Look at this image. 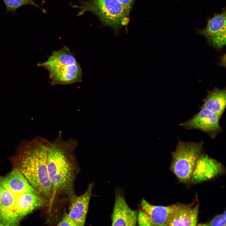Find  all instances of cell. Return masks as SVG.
Segmentation results:
<instances>
[{
	"label": "cell",
	"instance_id": "1",
	"mask_svg": "<svg viewBox=\"0 0 226 226\" xmlns=\"http://www.w3.org/2000/svg\"><path fill=\"white\" fill-rule=\"evenodd\" d=\"M48 140L38 136L18 146L12 161L30 185L46 198L51 199L53 186L47 162Z\"/></svg>",
	"mask_w": 226,
	"mask_h": 226
},
{
	"label": "cell",
	"instance_id": "2",
	"mask_svg": "<svg viewBox=\"0 0 226 226\" xmlns=\"http://www.w3.org/2000/svg\"><path fill=\"white\" fill-rule=\"evenodd\" d=\"M77 142L70 138L65 140L61 133L52 141L48 140L47 166L53 186L52 201L57 192L70 194L73 191L75 177L73 153Z\"/></svg>",
	"mask_w": 226,
	"mask_h": 226
},
{
	"label": "cell",
	"instance_id": "3",
	"mask_svg": "<svg viewBox=\"0 0 226 226\" xmlns=\"http://www.w3.org/2000/svg\"><path fill=\"white\" fill-rule=\"evenodd\" d=\"M49 73L52 86L71 84L82 82V69L69 48L64 46L60 50L54 51L47 60L39 63Z\"/></svg>",
	"mask_w": 226,
	"mask_h": 226
},
{
	"label": "cell",
	"instance_id": "4",
	"mask_svg": "<svg viewBox=\"0 0 226 226\" xmlns=\"http://www.w3.org/2000/svg\"><path fill=\"white\" fill-rule=\"evenodd\" d=\"M73 7L80 10L78 15L90 12L97 16L102 22L113 27L126 24L129 13L117 0L83 1Z\"/></svg>",
	"mask_w": 226,
	"mask_h": 226
},
{
	"label": "cell",
	"instance_id": "5",
	"mask_svg": "<svg viewBox=\"0 0 226 226\" xmlns=\"http://www.w3.org/2000/svg\"><path fill=\"white\" fill-rule=\"evenodd\" d=\"M203 142H184L179 140L175 150L171 153L170 170L179 180L188 183L196 162L202 154Z\"/></svg>",
	"mask_w": 226,
	"mask_h": 226
},
{
	"label": "cell",
	"instance_id": "6",
	"mask_svg": "<svg viewBox=\"0 0 226 226\" xmlns=\"http://www.w3.org/2000/svg\"><path fill=\"white\" fill-rule=\"evenodd\" d=\"M220 118L215 113L204 108L189 120L180 124L187 129H197L215 138L223 131L219 121Z\"/></svg>",
	"mask_w": 226,
	"mask_h": 226
},
{
	"label": "cell",
	"instance_id": "7",
	"mask_svg": "<svg viewBox=\"0 0 226 226\" xmlns=\"http://www.w3.org/2000/svg\"><path fill=\"white\" fill-rule=\"evenodd\" d=\"M226 10L220 14H215L208 19L206 26L198 30V34L204 36L208 42L216 48H221L226 44Z\"/></svg>",
	"mask_w": 226,
	"mask_h": 226
},
{
	"label": "cell",
	"instance_id": "8",
	"mask_svg": "<svg viewBox=\"0 0 226 226\" xmlns=\"http://www.w3.org/2000/svg\"><path fill=\"white\" fill-rule=\"evenodd\" d=\"M224 171L221 163L207 155L201 154L196 161L191 181L195 184L207 181Z\"/></svg>",
	"mask_w": 226,
	"mask_h": 226
},
{
	"label": "cell",
	"instance_id": "9",
	"mask_svg": "<svg viewBox=\"0 0 226 226\" xmlns=\"http://www.w3.org/2000/svg\"><path fill=\"white\" fill-rule=\"evenodd\" d=\"M47 200L38 191L24 192L16 197L15 214L18 221L33 211L45 206Z\"/></svg>",
	"mask_w": 226,
	"mask_h": 226
},
{
	"label": "cell",
	"instance_id": "10",
	"mask_svg": "<svg viewBox=\"0 0 226 226\" xmlns=\"http://www.w3.org/2000/svg\"><path fill=\"white\" fill-rule=\"evenodd\" d=\"M137 212L129 207L122 193L116 191L115 202L111 216L112 225H137Z\"/></svg>",
	"mask_w": 226,
	"mask_h": 226
},
{
	"label": "cell",
	"instance_id": "11",
	"mask_svg": "<svg viewBox=\"0 0 226 226\" xmlns=\"http://www.w3.org/2000/svg\"><path fill=\"white\" fill-rule=\"evenodd\" d=\"M178 203L170 214L167 226H196L197 223L199 204Z\"/></svg>",
	"mask_w": 226,
	"mask_h": 226
},
{
	"label": "cell",
	"instance_id": "12",
	"mask_svg": "<svg viewBox=\"0 0 226 226\" xmlns=\"http://www.w3.org/2000/svg\"><path fill=\"white\" fill-rule=\"evenodd\" d=\"M16 196L0 183V226L19 224L15 214Z\"/></svg>",
	"mask_w": 226,
	"mask_h": 226
},
{
	"label": "cell",
	"instance_id": "13",
	"mask_svg": "<svg viewBox=\"0 0 226 226\" xmlns=\"http://www.w3.org/2000/svg\"><path fill=\"white\" fill-rule=\"evenodd\" d=\"M93 187L89 183L85 191L72 202L68 214L77 226L84 225Z\"/></svg>",
	"mask_w": 226,
	"mask_h": 226
},
{
	"label": "cell",
	"instance_id": "14",
	"mask_svg": "<svg viewBox=\"0 0 226 226\" xmlns=\"http://www.w3.org/2000/svg\"><path fill=\"white\" fill-rule=\"evenodd\" d=\"M0 183L16 197L23 193L34 190L22 172L17 168L5 176H0Z\"/></svg>",
	"mask_w": 226,
	"mask_h": 226
},
{
	"label": "cell",
	"instance_id": "15",
	"mask_svg": "<svg viewBox=\"0 0 226 226\" xmlns=\"http://www.w3.org/2000/svg\"><path fill=\"white\" fill-rule=\"evenodd\" d=\"M175 204L164 206L153 205L144 198L141 203V209L149 216L153 226H167L170 216Z\"/></svg>",
	"mask_w": 226,
	"mask_h": 226
},
{
	"label": "cell",
	"instance_id": "16",
	"mask_svg": "<svg viewBox=\"0 0 226 226\" xmlns=\"http://www.w3.org/2000/svg\"><path fill=\"white\" fill-rule=\"evenodd\" d=\"M226 103V90H213L209 92L201 108L212 111L220 118L225 108Z\"/></svg>",
	"mask_w": 226,
	"mask_h": 226
},
{
	"label": "cell",
	"instance_id": "17",
	"mask_svg": "<svg viewBox=\"0 0 226 226\" xmlns=\"http://www.w3.org/2000/svg\"><path fill=\"white\" fill-rule=\"evenodd\" d=\"M6 6L7 12H13L21 7L27 5H34L41 8L34 0H3Z\"/></svg>",
	"mask_w": 226,
	"mask_h": 226
},
{
	"label": "cell",
	"instance_id": "18",
	"mask_svg": "<svg viewBox=\"0 0 226 226\" xmlns=\"http://www.w3.org/2000/svg\"><path fill=\"white\" fill-rule=\"evenodd\" d=\"M226 213L225 211L222 214L215 217L211 221L205 223L198 225L199 226H226Z\"/></svg>",
	"mask_w": 226,
	"mask_h": 226
},
{
	"label": "cell",
	"instance_id": "19",
	"mask_svg": "<svg viewBox=\"0 0 226 226\" xmlns=\"http://www.w3.org/2000/svg\"><path fill=\"white\" fill-rule=\"evenodd\" d=\"M137 223L140 226H153L148 215L141 209L137 212Z\"/></svg>",
	"mask_w": 226,
	"mask_h": 226
},
{
	"label": "cell",
	"instance_id": "20",
	"mask_svg": "<svg viewBox=\"0 0 226 226\" xmlns=\"http://www.w3.org/2000/svg\"><path fill=\"white\" fill-rule=\"evenodd\" d=\"M57 226H77L74 221L66 213H64L62 218L57 225Z\"/></svg>",
	"mask_w": 226,
	"mask_h": 226
},
{
	"label": "cell",
	"instance_id": "21",
	"mask_svg": "<svg viewBox=\"0 0 226 226\" xmlns=\"http://www.w3.org/2000/svg\"><path fill=\"white\" fill-rule=\"evenodd\" d=\"M130 12L134 0H117Z\"/></svg>",
	"mask_w": 226,
	"mask_h": 226
}]
</instances>
